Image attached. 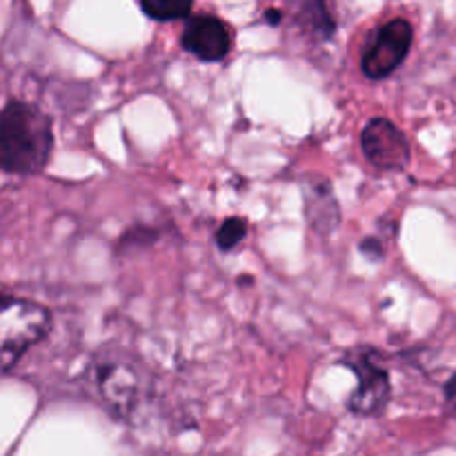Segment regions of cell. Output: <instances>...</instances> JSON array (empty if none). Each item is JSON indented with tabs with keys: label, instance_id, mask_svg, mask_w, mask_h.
<instances>
[{
	"label": "cell",
	"instance_id": "cell-2",
	"mask_svg": "<svg viewBox=\"0 0 456 456\" xmlns=\"http://www.w3.org/2000/svg\"><path fill=\"white\" fill-rule=\"evenodd\" d=\"M52 325V314L40 303L0 297V377L7 374Z\"/></svg>",
	"mask_w": 456,
	"mask_h": 456
},
{
	"label": "cell",
	"instance_id": "cell-10",
	"mask_svg": "<svg viewBox=\"0 0 456 456\" xmlns=\"http://www.w3.org/2000/svg\"><path fill=\"white\" fill-rule=\"evenodd\" d=\"M138 3L147 16L160 22L187 18L191 12V4H194L191 0H138Z\"/></svg>",
	"mask_w": 456,
	"mask_h": 456
},
{
	"label": "cell",
	"instance_id": "cell-5",
	"mask_svg": "<svg viewBox=\"0 0 456 456\" xmlns=\"http://www.w3.org/2000/svg\"><path fill=\"white\" fill-rule=\"evenodd\" d=\"M363 154L374 167L403 172L410 165V142L405 134L387 118H372L361 132Z\"/></svg>",
	"mask_w": 456,
	"mask_h": 456
},
{
	"label": "cell",
	"instance_id": "cell-11",
	"mask_svg": "<svg viewBox=\"0 0 456 456\" xmlns=\"http://www.w3.org/2000/svg\"><path fill=\"white\" fill-rule=\"evenodd\" d=\"M245 234H248V223H245L243 218H227V221L218 227L216 245L223 252H230V249H234L236 245L245 239Z\"/></svg>",
	"mask_w": 456,
	"mask_h": 456
},
{
	"label": "cell",
	"instance_id": "cell-13",
	"mask_svg": "<svg viewBox=\"0 0 456 456\" xmlns=\"http://www.w3.org/2000/svg\"><path fill=\"white\" fill-rule=\"evenodd\" d=\"M445 401L456 410V372L450 377V381L445 383Z\"/></svg>",
	"mask_w": 456,
	"mask_h": 456
},
{
	"label": "cell",
	"instance_id": "cell-12",
	"mask_svg": "<svg viewBox=\"0 0 456 456\" xmlns=\"http://www.w3.org/2000/svg\"><path fill=\"white\" fill-rule=\"evenodd\" d=\"M363 254H368L370 258H381L383 256V245L374 239H365L363 245H361Z\"/></svg>",
	"mask_w": 456,
	"mask_h": 456
},
{
	"label": "cell",
	"instance_id": "cell-1",
	"mask_svg": "<svg viewBox=\"0 0 456 456\" xmlns=\"http://www.w3.org/2000/svg\"><path fill=\"white\" fill-rule=\"evenodd\" d=\"M53 150L52 120L29 102H9L0 110V172H43Z\"/></svg>",
	"mask_w": 456,
	"mask_h": 456
},
{
	"label": "cell",
	"instance_id": "cell-6",
	"mask_svg": "<svg viewBox=\"0 0 456 456\" xmlns=\"http://www.w3.org/2000/svg\"><path fill=\"white\" fill-rule=\"evenodd\" d=\"M183 47L205 62H218L232 52V31L221 18L194 16L181 36Z\"/></svg>",
	"mask_w": 456,
	"mask_h": 456
},
{
	"label": "cell",
	"instance_id": "cell-8",
	"mask_svg": "<svg viewBox=\"0 0 456 456\" xmlns=\"http://www.w3.org/2000/svg\"><path fill=\"white\" fill-rule=\"evenodd\" d=\"M305 216L319 234H330L338 227L341 209L328 181H314V185L305 190Z\"/></svg>",
	"mask_w": 456,
	"mask_h": 456
},
{
	"label": "cell",
	"instance_id": "cell-14",
	"mask_svg": "<svg viewBox=\"0 0 456 456\" xmlns=\"http://www.w3.org/2000/svg\"><path fill=\"white\" fill-rule=\"evenodd\" d=\"M267 18H270L272 22H276L279 20V12H267Z\"/></svg>",
	"mask_w": 456,
	"mask_h": 456
},
{
	"label": "cell",
	"instance_id": "cell-9",
	"mask_svg": "<svg viewBox=\"0 0 456 456\" xmlns=\"http://www.w3.org/2000/svg\"><path fill=\"white\" fill-rule=\"evenodd\" d=\"M101 392L105 396L107 403L114 405L118 412H123L134 399L136 392V381L129 370L120 368V365H110V368L101 370Z\"/></svg>",
	"mask_w": 456,
	"mask_h": 456
},
{
	"label": "cell",
	"instance_id": "cell-7",
	"mask_svg": "<svg viewBox=\"0 0 456 456\" xmlns=\"http://www.w3.org/2000/svg\"><path fill=\"white\" fill-rule=\"evenodd\" d=\"M292 16L298 29L319 43L337 34V18L330 0H292Z\"/></svg>",
	"mask_w": 456,
	"mask_h": 456
},
{
	"label": "cell",
	"instance_id": "cell-4",
	"mask_svg": "<svg viewBox=\"0 0 456 456\" xmlns=\"http://www.w3.org/2000/svg\"><path fill=\"white\" fill-rule=\"evenodd\" d=\"M347 365L354 370L356 379H359V386L352 392L347 408L361 417H374L390 401V377L377 363L374 352H354L347 359Z\"/></svg>",
	"mask_w": 456,
	"mask_h": 456
},
{
	"label": "cell",
	"instance_id": "cell-3",
	"mask_svg": "<svg viewBox=\"0 0 456 456\" xmlns=\"http://www.w3.org/2000/svg\"><path fill=\"white\" fill-rule=\"evenodd\" d=\"M412 40L414 29L408 20H403V18H395V20L379 27V29L370 36L368 45H365L363 58H361L363 74L368 76L370 80H383L390 74H395V71L403 65L405 58H408Z\"/></svg>",
	"mask_w": 456,
	"mask_h": 456
}]
</instances>
